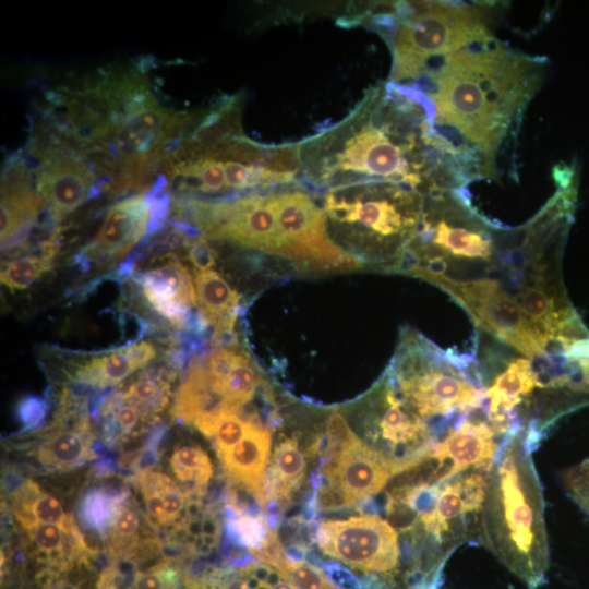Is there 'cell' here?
<instances>
[{
    "mask_svg": "<svg viewBox=\"0 0 589 589\" xmlns=\"http://www.w3.org/2000/svg\"><path fill=\"white\" fill-rule=\"evenodd\" d=\"M24 479L21 473L15 470L5 471L2 486L7 493L14 494L23 484Z\"/></svg>",
    "mask_w": 589,
    "mask_h": 589,
    "instance_id": "cell-44",
    "label": "cell"
},
{
    "mask_svg": "<svg viewBox=\"0 0 589 589\" xmlns=\"http://www.w3.org/2000/svg\"><path fill=\"white\" fill-rule=\"evenodd\" d=\"M496 433L484 420L460 418L419 464L423 478L440 485L462 471L489 472L498 454Z\"/></svg>",
    "mask_w": 589,
    "mask_h": 589,
    "instance_id": "cell-13",
    "label": "cell"
},
{
    "mask_svg": "<svg viewBox=\"0 0 589 589\" xmlns=\"http://www.w3.org/2000/svg\"><path fill=\"white\" fill-rule=\"evenodd\" d=\"M123 404L116 410L117 423L121 437L131 433L139 421V417L142 416L135 405L130 402H128V405Z\"/></svg>",
    "mask_w": 589,
    "mask_h": 589,
    "instance_id": "cell-40",
    "label": "cell"
},
{
    "mask_svg": "<svg viewBox=\"0 0 589 589\" xmlns=\"http://www.w3.org/2000/svg\"><path fill=\"white\" fill-rule=\"evenodd\" d=\"M91 424L58 426L43 442L38 450L41 464L60 470H70L96 458L92 450Z\"/></svg>",
    "mask_w": 589,
    "mask_h": 589,
    "instance_id": "cell-25",
    "label": "cell"
},
{
    "mask_svg": "<svg viewBox=\"0 0 589 589\" xmlns=\"http://www.w3.org/2000/svg\"><path fill=\"white\" fill-rule=\"evenodd\" d=\"M47 410L48 401L46 398L29 395L20 400L16 413L24 430H31L38 426Z\"/></svg>",
    "mask_w": 589,
    "mask_h": 589,
    "instance_id": "cell-35",
    "label": "cell"
},
{
    "mask_svg": "<svg viewBox=\"0 0 589 589\" xmlns=\"http://www.w3.org/2000/svg\"><path fill=\"white\" fill-rule=\"evenodd\" d=\"M32 512L39 522L60 524L65 516L59 500L44 493L34 502Z\"/></svg>",
    "mask_w": 589,
    "mask_h": 589,
    "instance_id": "cell-36",
    "label": "cell"
},
{
    "mask_svg": "<svg viewBox=\"0 0 589 589\" xmlns=\"http://www.w3.org/2000/svg\"><path fill=\"white\" fill-rule=\"evenodd\" d=\"M183 244L187 248L188 260L197 271L211 269L215 265V250L204 236L185 238Z\"/></svg>",
    "mask_w": 589,
    "mask_h": 589,
    "instance_id": "cell-34",
    "label": "cell"
},
{
    "mask_svg": "<svg viewBox=\"0 0 589 589\" xmlns=\"http://www.w3.org/2000/svg\"><path fill=\"white\" fill-rule=\"evenodd\" d=\"M284 248L281 256L317 271L347 269L362 261L342 251L326 235L325 214L300 191L272 195Z\"/></svg>",
    "mask_w": 589,
    "mask_h": 589,
    "instance_id": "cell-10",
    "label": "cell"
},
{
    "mask_svg": "<svg viewBox=\"0 0 589 589\" xmlns=\"http://www.w3.org/2000/svg\"><path fill=\"white\" fill-rule=\"evenodd\" d=\"M316 542L326 555L368 574L392 575L399 565L397 531L377 515L322 521Z\"/></svg>",
    "mask_w": 589,
    "mask_h": 589,
    "instance_id": "cell-11",
    "label": "cell"
},
{
    "mask_svg": "<svg viewBox=\"0 0 589 589\" xmlns=\"http://www.w3.org/2000/svg\"><path fill=\"white\" fill-rule=\"evenodd\" d=\"M151 209L146 194L124 197L109 207L93 240L76 256L87 269L92 263L109 265L123 259L147 235Z\"/></svg>",
    "mask_w": 589,
    "mask_h": 589,
    "instance_id": "cell-14",
    "label": "cell"
},
{
    "mask_svg": "<svg viewBox=\"0 0 589 589\" xmlns=\"http://www.w3.org/2000/svg\"><path fill=\"white\" fill-rule=\"evenodd\" d=\"M32 169L22 157L14 156L1 181V248L22 244L24 237L38 218L41 205L32 189Z\"/></svg>",
    "mask_w": 589,
    "mask_h": 589,
    "instance_id": "cell-18",
    "label": "cell"
},
{
    "mask_svg": "<svg viewBox=\"0 0 589 589\" xmlns=\"http://www.w3.org/2000/svg\"><path fill=\"white\" fill-rule=\"evenodd\" d=\"M196 305L214 329H233L240 294L215 271H195Z\"/></svg>",
    "mask_w": 589,
    "mask_h": 589,
    "instance_id": "cell-24",
    "label": "cell"
},
{
    "mask_svg": "<svg viewBox=\"0 0 589 589\" xmlns=\"http://www.w3.org/2000/svg\"><path fill=\"white\" fill-rule=\"evenodd\" d=\"M226 409L232 408L213 388L205 360L193 358L176 396L173 418L194 424L204 417L221 413Z\"/></svg>",
    "mask_w": 589,
    "mask_h": 589,
    "instance_id": "cell-22",
    "label": "cell"
},
{
    "mask_svg": "<svg viewBox=\"0 0 589 589\" xmlns=\"http://www.w3.org/2000/svg\"><path fill=\"white\" fill-rule=\"evenodd\" d=\"M306 460L299 448L297 436L281 438L274 449L272 464L265 476V495L276 500L287 508L291 504L294 491L302 484Z\"/></svg>",
    "mask_w": 589,
    "mask_h": 589,
    "instance_id": "cell-23",
    "label": "cell"
},
{
    "mask_svg": "<svg viewBox=\"0 0 589 589\" xmlns=\"http://www.w3.org/2000/svg\"><path fill=\"white\" fill-rule=\"evenodd\" d=\"M129 490L127 488L108 489L93 488L83 496L80 505V518L82 524L108 537L116 520L119 509L127 503Z\"/></svg>",
    "mask_w": 589,
    "mask_h": 589,
    "instance_id": "cell-26",
    "label": "cell"
},
{
    "mask_svg": "<svg viewBox=\"0 0 589 589\" xmlns=\"http://www.w3.org/2000/svg\"><path fill=\"white\" fill-rule=\"evenodd\" d=\"M396 31L394 81L407 80L425 59L450 53L491 37L479 10L426 2L419 11L405 4Z\"/></svg>",
    "mask_w": 589,
    "mask_h": 589,
    "instance_id": "cell-7",
    "label": "cell"
},
{
    "mask_svg": "<svg viewBox=\"0 0 589 589\" xmlns=\"http://www.w3.org/2000/svg\"><path fill=\"white\" fill-rule=\"evenodd\" d=\"M433 204L423 211L410 244L417 266L445 273L449 266L496 265V248L488 225L472 212L461 188L429 192Z\"/></svg>",
    "mask_w": 589,
    "mask_h": 589,
    "instance_id": "cell-6",
    "label": "cell"
},
{
    "mask_svg": "<svg viewBox=\"0 0 589 589\" xmlns=\"http://www.w3.org/2000/svg\"><path fill=\"white\" fill-rule=\"evenodd\" d=\"M327 577L337 589H362L359 579L347 568L333 562L325 566Z\"/></svg>",
    "mask_w": 589,
    "mask_h": 589,
    "instance_id": "cell-39",
    "label": "cell"
},
{
    "mask_svg": "<svg viewBox=\"0 0 589 589\" xmlns=\"http://www.w3.org/2000/svg\"><path fill=\"white\" fill-rule=\"evenodd\" d=\"M163 568L139 573L132 589H172L163 573Z\"/></svg>",
    "mask_w": 589,
    "mask_h": 589,
    "instance_id": "cell-41",
    "label": "cell"
},
{
    "mask_svg": "<svg viewBox=\"0 0 589 589\" xmlns=\"http://www.w3.org/2000/svg\"><path fill=\"white\" fill-rule=\"evenodd\" d=\"M407 275L424 279L447 292L474 324L529 359L549 353L542 348L514 296L493 278L459 279L422 266Z\"/></svg>",
    "mask_w": 589,
    "mask_h": 589,
    "instance_id": "cell-8",
    "label": "cell"
},
{
    "mask_svg": "<svg viewBox=\"0 0 589 589\" xmlns=\"http://www.w3.org/2000/svg\"><path fill=\"white\" fill-rule=\"evenodd\" d=\"M223 554L231 566L237 567H244L256 561L245 546L226 533L223 540Z\"/></svg>",
    "mask_w": 589,
    "mask_h": 589,
    "instance_id": "cell-37",
    "label": "cell"
},
{
    "mask_svg": "<svg viewBox=\"0 0 589 589\" xmlns=\"http://www.w3.org/2000/svg\"><path fill=\"white\" fill-rule=\"evenodd\" d=\"M534 387H540L539 378L529 358L514 359L496 375L484 396L488 399V419L497 433L509 434L521 429L515 418V409Z\"/></svg>",
    "mask_w": 589,
    "mask_h": 589,
    "instance_id": "cell-20",
    "label": "cell"
},
{
    "mask_svg": "<svg viewBox=\"0 0 589 589\" xmlns=\"http://www.w3.org/2000/svg\"><path fill=\"white\" fill-rule=\"evenodd\" d=\"M155 356V347L148 341H141L109 354L92 358L76 369L74 380L94 388H108L144 366Z\"/></svg>",
    "mask_w": 589,
    "mask_h": 589,
    "instance_id": "cell-21",
    "label": "cell"
},
{
    "mask_svg": "<svg viewBox=\"0 0 589 589\" xmlns=\"http://www.w3.org/2000/svg\"><path fill=\"white\" fill-rule=\"evenodd\" d=\"M352 185L357 188L354 200L338 197L332 191L326 196L325 211L336 223L357 225L365 255L396 273L404 252L417 237L424 211L423 197L417 189L402 183Z\"/></svg>",
    "mask_w": 589,
    "mask_h": 589,
    "instance_id": "cell-5",
    "label": "cell"
},
{
    "mask_svg": "<svg viewBox=\"0 0 589 589\" xmlns=\"http://www.w3.org/2000/svg\"><path fill=\"white\" fill-rule=\"evenodd\" d=\"M271 444L269 429L259 418H251L247 420L241 441L220 458L228 480L251 491L263 510L266 504L264 483Z\"/></svg>",
    "mask_w": 589,
    "mask_h": 589,
    "instance_id": "cell-19",
    "label": "cell"
},
{
    "mask_svg": "<svg viewBox=\"0 0 589 589\" xmlns=\"http://www.w3.org/2000/svg\"><path fill=\"white\" fill-rule=\"evenodd\" d=\"M260 383L259 374L249 357L240 351L236 363L217 386L213 387L233 410L240 409L251 401Z\"/></svg>",
    "mask_w": 589,
    "mask_h": 589,
    "instance_id": "cell-27",
    "label": "cell"
},
{
    "mask_svg": "<svg viewBox=\"0 0 589 589\" xmlns=\"http://www.w3.org/2000/svg\"><path fill=\"white\" fill-rule=\"evenodd\" d=\"M195 473L197 494L204 497L213 477V465L206 452L200 446L182 445L176 447L171 457Z\"/></svg>",
    "mask_w": 589,
    "mask_h": 589,
    "instance_id": "cell-30",
    "label": "cell"
},
{
    "mask_svg": "<svg viewBox=\"0 0 589 589\" xmlns=\"http://www.w3.org/2000/svg\"><path fill=\"white\" fill-rule=\"evenodd\" d=\"M143 496L145 498L146 508L149 515L154 517L160 525H169L161 494L156 492Z\"/></svg>",
    "mask_w": 589,
    "mask_h": 589,
    "instance_id": "cell-42",
    "label": "cell"
},
{
    "mask_svg": "<svg viewBox=\"0 0 589 589\" xmlns=\"http://www.w3.org/2000/svg\"><path fill=\"white\" fill-rule=\"evenodd\" d=\"M322 470L323 484L339 490L353 506L363 497L381 492L393 476L383 458L358 436L339 449Z\"/></svg>",
    "mask_w": 589,
    "mask_h": 589,
    "instance_id": "cell-17",
    "label": "cell"
},
{
    "mask_svg": "<svg viewBox=\"0 0 589 589\" xmlns=\"http://www.w3.org/2000/svg\"><path fill=\"white\" fill-rule=\"evenodd\" d=\"M366 436L393 476L416 467L437 442L428 422L411 410L387 373L371 397Z\"/></svg>",
    "mask_w": 589,
    "mask_h": 589,
    "instance_id": "cell-9",
    "label": "cell"
},
{
    "mask_svg": "<svg viewBox=\"0 0 589 589\" xmlns=\"http://www.w3.org/2000/svg\"><path fill=\"white\" fill-rule=\"evenodd\" d=\"M193 119L164 106L142 72L108 73L82 91L77 145L95 158L100 189L124 193L161 170Z\"/></svg>",
    "mask_w": 589,
    "mask_h": 589,
    "instance_id": "cell-2",
    "label": "cell"
},
{
    "mask_svg": "<svg viewBox=\"0 0 589 589\" xmlns=\"http://www.w3.org/2000/svg\"><path fill=\"white\" fill-rule=\"evenodd\" d=\"M163 264L134 275L154 311L179 329L188 330L197 311L195 289L188 269L173 253L161 256Z\"/></svg>",
    "mask_w": 589,
    "mask_h": 589,
    "instance_id": "cell-16",
    "label": "cell"
},
{
    "mask_svg": "<svg viewBox=\"0 0 589 589\" xmlns=\"http://www.w3.org/2000/svg\"><path fill=\"white\" fill-rule=\"evenodd\" d=\"M561 481L568 496L589 516V458L564 470Z\"/></svg>",
    "mask_w": 589,
    "mask_h": 589,
    "instance_id": "cell-31",
    "label": "cell"
},
{
    "mask_svg": "<svg viewBox=\"0 0 589 589\" xmlns=\"http://www.w3.org/2000/svg\"><path fill=\"white\" fill-rule=\"evenodd\" d=\"M268 531L269 527L264 514L260 516L243 514L226 520L224 526V533L237 540L248 550L261 546Z\"/></svg>",
    "mask_w": 589,
    "mask_h": 589,
    "instance_id": "cell-29",
    "label": "cell"
},
{
    "mask_svg": "<svg viewBox=\"0 0 589 589\" xmlns=\"http://www.w3.org/2000/svg\"><path fill=\"white\" fill-rule=\"evenodd\" d=\"M165 512L169 524L175 522L184 509L187 497L182 490L175 483L168 486L163 493Z\"/></svg>",
    "mask_w": 589,
    "mask_h": 589,
    "instance_id": "cell-38",
    "label": "cell"
},
{
    "mask_svg": "<svg viewBox=\"0 0 589 589\" xmlns=\"http://www.w3.org/2000/svg\"><path fill=\"white\" fill-rule=\"evenodd\" d=\"M489 472L474 470L440 488L433 510L420 517L421 529L431 545L438 548L448 540L454 548L456 541L462 540L466 517L478 515L481 508Z\"/></svg>",
    "mask_w": 589,
    "mask_h": 589,
    "instance_id": "cell-15",
    "label": "cell"
},
{
    "mask_svg": "<svg viewBox=\"0 0 589 589\" xmlns=\"http://www.w3.org/2000/svg\"><path fill=\"white\" fill-rule=\"evenodd\" d=\"M32 151L37 160L36 192L55 223L100 193L91 159L56 135Z\"/></svg>",
    "mask_w": 589,
    "mask_h": 589,
    "instance_id": "cell-12",
    "label": "cell"
},
{
    "mask_svg": "<svg viewBox=\"0 0 589 589\" xmlns=\"http://www.w3.org/2000/svg\"><path fill=\"white\" fill-rule=\"evenodd\" d=\"M469 358L449 354L407 330L386 371L406 405L423 420L467 416L485 399L467 366ZM428 422V421H426Z\"/></svg>",
    "mask_w": 589,
    "mask_h": 589,
    "instance_id": "cell-4",
    "label": "cell"
},
{
    "mask_svg": "<svg viewBox=\"0 0 589 589\" xmlns=\"http://www.w3.org/2000/svg\"><path fill=\"white\" fill-rule=\"evenodd\" d=\"M521 429L508 434L488 474L478 514L481 543L529 589L545 581L549 543L541 483Z\"/></svg>",
    "mask_w": 589,
    "mask_h": 589,
    "instance_id": "cell-3",
    "label": "cell"
},
{
    "mask_svg": "<svg viewBox=\"0 0 589 589\" xmlns=\"http://www.w3.org/2000/svg\"><path fill=\"white\" fill-rule=\"evenodd\" d=\"M580 372H581V378L586 387L589 389V359L584 360H577Z\"/></svg>",
    "mask_w": 589,
    "mask_h": 589,
    "instance_id": "cell-45",
    "label": "cell"
},
{
    "mask_svg": "<svg viewBox=\"0 0 589 589\" xmlns=\"http://www.w3.org/2000/svg\"><path fill=\"white\" fill-rule=\"evenodd\" d=\"M539 65L489 37L425 59L405 86L432 101L434 123L456 132L489 157L536 91Z\"/></svg>",
    "mask_w": 589,
    "mask_h": 589,
    "instance_id": "cell-1",
    "label": "cell"
},
{
    "mask_svg": "<svg viewBox=\"0 0 589 589\" xmlns=\"http://www.w3.org/2000/svg\"><path fill=\"white\" fill-rule=\"evenodd\" d=\"M238 413L232 409H227L219 420L214 435L215 448L219 459L236 446L244 435L247 420H242Z\"/></svg>",
    "mask_w": 589,
    "mask_h": 589,
    "instance_id": "cell-32",
    "label": "cell"
},
{
    "mask_svg": "<svg viewBox=\"0 0 589 589\" xmlns=\"http://www.w3.org/2000/svg\"><path fill=\"white\" fill-rule=\"evenodd\" d=\"M63 529L59 524L40 522L32 530L31 534L37 548L48 554L63 551L65 542L63 539Z\"/></svg>",
    "mask_w": 589,
    "mask_h": 589,
    "instance_id": "cell-33",
    "label": "cell"
},
{
    "mask_svg": "<svg viewBox=\"0 0 589 589\" xmlns=\"http://www.w3.org/2000/svg\"><path fill=\"white\" fill-rule=\"evenodd\" d=\"M52 257L41 254L11 259L1 264V283L11 291L33 285L52 266Z\"/></svg>",
    "mask_w": 589,
    "mask_h": 589,
    "instance_id": "cell-28",
    "label": "cell"
},
{
    "mask_svg": "<svg viewBox=\"0 0 589 589\" xmlns=\"http://www.w3.org/2000/svg\"><path fill=\"white\" fill-rule=\"evenodd\" d=\"M118 466L108 457L99 458L92 468V474L95 477H110L116 473Z\"/></svg>",
    "mask_w": 589,
    "mask_h": 589,
    "instance_id": "cell-43",
    "label": "cell"
}]
</instances>
